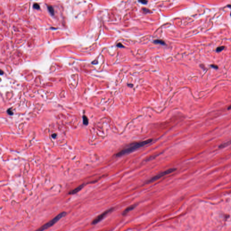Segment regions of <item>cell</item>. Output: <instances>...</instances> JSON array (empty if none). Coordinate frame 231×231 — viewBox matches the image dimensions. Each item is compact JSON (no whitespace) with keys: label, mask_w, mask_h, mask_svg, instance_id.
Returning a JSON list of instances; mask_svg holds the SVG:
<instances>
[{"label":"cell","mask_w":231,"mask_h":231,"mask_svg":"<svg viewBox=\"0 0 231 231\" xmlns=\"http://www.w3.org/2000/svg\"><path fill=\"white\" fill-rule=\"evenodd\" d=\"M84 186V184L80 185V186H79V187H78V188H75V189L74 190L70 191V192L69 194L73 195V194H75V193L78 192H79V191H80V190H81V189H82V188H83Z\"/></svg>","instance_id":"obj_5"},{"label":"cell","mask_w":231,"mask_h":231,"mask_svg":"<svg viewBox=\"0 0 231 231\" xmlns=\"http://www.w3.org/2000/svg\"><path fill=\"white\" fill-rule=\"evenodd\" d=\"M211 66L212 67L214 68L215 69H217L218 68V66L217 65H211Z\"/></svg>","instance_id":"obj_15"},{"label":"cell","mask_w":231,"mask_h":231,"mask_svg":"<svg viewBox=\"0 0 231 231\" xmlns=\"http://www.w3.org/2000/svg\"><path fill=\"white\" fill-rule=\"evenodd\" d=\"M52 137L53 138H56V137H57V134H52Z\"/></svg>","instance_id":"obj_17"},{"label":"cell","mask_w":231,"mask_h":231,"mask_svg":"<svg viewBox=\"0 0 231 231\" xmlns=\"http://www.w3.org/2000/svg\"><path fill=\"white\" fill-rule=\"evenodd\" d=\"M228 109H229V110H231V105L229 106V108H228Z\"/></svg>","instance_id":"obj_18"},{"label":"cell","mask_w":231,"mask_h":231,"mask_svg":"<svg viewBox=\"0 0 231 231\" xmlns=\"http://www.w3.org/2000/svg\"><path fill=\"white\" fill-rule=\"evenodd\" d=\"M83 124L84 125H87L88 123V119L87 117L85 116H83Z\"/></svg>","instance_id":"obj_7"},{"label":"cell","mask_w":231,"mask_h":231,"mask_svg":"<svg viewBox=\"0 0 231 231\" xmlns=\"http://www.w3.org/2000/svg\"><path fill=\"white\" fill-rule=\"evenodd\" d=\"M48 9L49 12L52 15L54 14V11L52 6H48Z\"/></svg>","instance_id":"obj_9"},{"label":"cell","mask_w":231,"mask_h":231,"mask_svg":"<svg viewBox=\"0 0 231 231\" xmlns=\"http://www.w3.org/2000/svg\"><path fill=\"white\" fill-rule=\"evenodd\" d=\"M140 2H141V3L144 4H145L147 3V1H139Z\"/></svg>","instance_id":"obj_16"},{"label":"cell","mask_w":231,"mask_h":231,"mask_svg":"<svg viewBox=\"0 0 231 231\" xmlns=\"http://www.w3.org/2000/svg\"><path fill=\"white\" fill-rule=\"evenodd\" d=\"M152 141H153V140H151V139H149V140H144V141H142V142H138V143L131 144L130 146H128L125 149H123V150L118 152L116 154V156L119 157L125 155V154H129L131 152H133V151H135L136 149H140L141 147H143L144 145L149 144Z\"/></svg>","instance_id":"obj_1"},{"label":"cell","mask_w":231,"mask_h":231,"mask_svg":"<svg viewBox=\"0 0 231 231\" xmlns=\"http://www.w3.org/2000/svg\"><path fill=\"white\" fill-rule=\"evenodd\" d=\"M224 48V46L219 47H218V48H217L216 52H220L223 51Z\"/></svg>","instance_id":"obj_10"},{"label":"cell","mask_w":231,"mask_h":231,"mask_svg":"<svg viewBox=\"0 0 231 231\" xmlns=\"http://www.w3.org/2000/svg\"><path fill=\"white\" fill-rule=\"evenodd\" d=\"M1 75H3V71H2V70H1Z\"/></svg>","instance_id":"obj_19"},{"label":"cell","mask_w":231,"mask_h":231,"mask_svg":"<svg viewBox=\"0 0 231 231\" xmlns=\"http://www.w3.org/2000/svg\"><path fill=\"white\" fill-rule=\"evenodd\" d=\"M116 46L118 48H124V46L122 45V44L120 43H118V44L116 45Z\"/></svg>","instance_id":"obj_14"},{"label":"cell","mask_w":231,"mask_h":231,"mask_svg":"<svg viewBox=\"0 0 231 231\" xmlns=\"http://www.w3.org/2000/svg\"><path fill=\"white\" fill-rule=\"evenodd\" d=\"M33 8L35 9L39 10L40 9L39 5L37 3L34 4L33 5Z\"/></svg>","instance_id":"obj_11"},{"label":"cell","mask_w":231,"mask_h":231,"mask_svg":"<svg viewBox=\"0 0 231 231\" xmlns=\"http://www.w3.org/2000/svg\"><path fill=\"white\" fill-rule=\"evenodd\" d=\"M66 212H62L61 213H60L59 215H58L57 216L51 220L49 221L48 223H46L45 224L43 225V226L39 228L37 230L35 231H43L45 230L48 229L50 227L52 226L57 222L60 219H61L63 217H64L66 215Z\"/></svg>","instance_id":"obj_2"},{"label":"cell","mask_w":231,"mask_h":231,"mask_svg":"<svg viewBox=\"0 0 231 231\" xmlns=\"http://www.w3.org/2000/svg\"><path fill=\"white\" fill-rule=\"evenodd\" d=\"M142 10H143V11L145 12H150V10L147 9L143 8Z\"/></svg>","instance_id":"obj_13"},{"label":"cell","mask_w":231,"mask_h":231,"mask_svg":"<svg viewBox=\"0 0 231 231\" xmlns=\"http://www.w3.org/2000/svg\"><path fill=\"white\" fill-rule=\"evenodd\" d=\"M176 170V169H170L164 171V172H162V173H159V174H157L156 176H154L153 178H151V179L148 180L147 182V183H153V182L159 180V179L162 178V177L166 176V175H168V174H170V173H173Z\"/></svg>","instance_id":"obj_3"},{"label":"cell","mask_w":231,"mask_h":231,"mask_svg":"<svg viewBox=\"0 0 231 231\" xmlns=\"http://www.w3.org/2000/svg\"><path fill=\"white\" fill-rule=\"evenodd\" d=\"M7 112V113H8L9 115H12L13 114V111H12L11 109V108L8 109Z\"/></svg>","instance_id":"obj_12"},{"label":"cell","mask_w":231,"mask_h":231,"mask_svg":"<svg viewBox=\"0 0 231 231\" xmlns=\"http://www.w3.org/2000/svg\"><path fill=\"white\" fill-rule=\"evenodd\" d=\"M154 43H155L160 44L163 45H165V43L164 42V41L162 40H156L154 41Z\"/></svg>","instance_id":"obj_8"},{"label":"cell","mask_w":231,"mask_h":231,"mask_svg":"<svg viewBox=\"0 0 231 231\" xmlns=\"http://www.w3.org/2000/svg\"><path fill=\"white\" fill-rule=\"evenodd\" d=\"M135 205H133V206H130L128 207V208H126V209L125 210V211H124L123 212V215H126V214H127V213H129V212L130 211H132V210H133V209H134V208H135Z\"/></svg>","instance_id":"obj_6"},{"label":"cell","mask_w":231,"mask_h":231,"mask_svg":"<svg viewBox=\"0 0 231 231\" xmlns=\"http://www.w3.org/2000/svg\"><path fill=\"white\" fill-rule=\"evenodd\" d=\"M113 208H111V209H108V210H106V211L103 212V213H102V214H100L99 215L97 216V217L94 220H93V221L92 223V224H97V223L101 221L102 220H103V219H104V218H105V217H106V216L109 214V213H111V212H112V211H113Z\"/></svg>","instance_id":"obj_4"}]
</instances>
